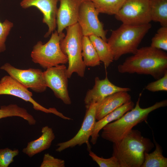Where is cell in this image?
Instances as JSON below:
<instances>
[{"mask_svg":"<svg viewBox=\"0 0 167 167\" xmlns=\"http://www.w3.org/2000/svg\"><path fill=\"white\" fill-rule=\"evenodd\" d=\"M155 149L151 153H145L144 160L141 167H167V158L163 155L161 147L154 138Z\"/></svg>","mask_w":167,"mask_h":167,"instance_id":"cell-22","label":"cell"},{"mask_svg":"<svg viewBox=\"0 0 167 167\" xmlns=\"http://www.w3.org/2000/svg\"><path fill=\"white\" fill-rule=\"evenodd\" d=\"M97 103H91L86 111L81 126L76 135L70 139L57 144V148L56 151L61 152L69 148H72L76 146H80L84 144L87 146L88 151L91 150V146L89 142L96 122V109Z\"/></svg>","mask_w":167,"mask_h":167,"instance_id":"cell-10","label":"cell"},{"mask_svg":"<svg viewBox=\"0 0 167 167\" xmlns=\"http://www.w3.org/2000/svg\"><path fill=\"white\" fill-rule=\"evenodd\" d=\"M66 29V35L61 41L60 46L62 51L68 58V77L70 78L74 73L80 77H84L86 66L82 55L83 35L81 29L78 23Z\"/></svg>","mask_w":167,"mask_h":167,"instance_id":"cell-5","label":"cell"},{"mask_svg":"<svg viewBox=\"0 0 167 167\" xmlns=\"http://www.w3.org/2000/svg\"><path fill=\"white\" fill-rule=\"evenodd\" d=\"M80 1L82 2H83L84 1H92L93 0H80Z\"/></svg>","mask_w":167,"mask_h":167,"instance_id":"cell-31","label":"cell"},{"mask_svg":"<svg viewBox=\"0 0 167 167\" xmlns=\"http://www.w3.org/2000/svg\"><path fill=\"white\" fill-rule=\"evenodd\" d=\"M88 151L89 156L100 167H121L117 159L113 156L105 158L98 156L91 150Z\"/></svg>","mask_w":167,"mask_h":167,"instance_id":"cell-26","label":"cell"},{"mask_svg":"<svg viewBox=\"0 0 167 167\" xmlns=\"http://www.w3.org/2000/svg\"><path fill=\"white\" fill-rule=\"evenodd\" d=\"M99 14L92 1L82 2L77 23L84 36H89L93 34L107 42V31L104 30L103 24L99 19Z\"/></svg>","mask_w":167,"mask_h":167,"instance_id":"cell-9","label":"cell"},{"mask_svg":"<svg viewBox=\"0 0 167 167\" xmlns=\"http://www.w3.org/2000/svg\"><path fill=\"white\" fill-rule=\"evenodd\" d=\"M125 0H93L98 12L109 15H116Z\"/></svg>","mask_w":167,"mask_h":167,"instance_id":"cell-24","label":"cell"},{"mask_svg":"<svg viewBox=\"0 0 167 167\" xmlns=\"http://www.w3.org/2000/svg\"><path fill=\"white\" fill-rule=\"evenodd\" d=\"M151 46L154 48L167 50V26H161L152 39Z\"/></svg>","mask_w":167,"mask_h":167,"instance_id":"cell-25","label":"cell"},{"mask_svg":"<svg viewBox=\"0 0 167 167\" xmlns=\"http://www.w3.org/2000/svg\"><path fill=\"white\" fill-rule=\"evenodd\" d=\"M131 89L115 85L111 83L106 75L104 79H100L97 77L95 80L93 88L87 92L84 99L86 108L92 102L98 103L106 97L115 93L121 92H129Z\"/></svg>","mask_w":167,"mask_h":167,"instance_id":"cell-14","label":"cell"},{"mask_svg":"<svg viewBox=\"0 0 167 167\" xmlns=\"http://www.w3.org/2000/svg\"><path fill=\"white\" fill-rule=\"evenodd\" d=\"M13 116L22 118L26 120L29 124H36V120L25 108L21 107L15 104L2 105L0 108V119L3 118Z\"/></svg>","mask_w":167,"mask_h":167,"instance_id":"cell-20","label":"cell"},{"mask_svg":"<svg viewBox=\"0 0 167 167\" xmlns=\"http://www.w3.org/2000/svg\"><path fill=\"white\" fill-rule=\"evenodd\" d=\"M118 69L121 73L149 75L158 79L167 71V54L151 46L143 47L126 58Z\"/></svg>","mask_w":167,"mask_h":167,"instance_id":"cell-1","label":"cell"},{"mask_svg":"<svg viewBox=\"0 0 167 167\" xmlns=\"http://www.w3.org/2000/svg\"><path fill=\"white\" fill-rule=\"evenodd\" d=\"M152 21L167 26V0H150Z\"/></svg>","mask_w":167,"mask_h":167,"instance_id":"cell-23","label":"cell"},{"mask_svg":"<svg viewBox=\"0 0 167 167\" xmlns=\"http://www.w3.org/2000/svg\"><path fill=\"white\" fill-rule=\"evenodd\" d=\"M41 167H64L65 161L64 160L56 158L49 153L45 154Z\"/></svg>","mask_w":167,"mask_h":167,"instance_id":"cell-30","label":"cell"},{"mask_svg":"<svg viewBox=\"0 0 167 167\" xmlns=\"http://www.w3.org/2000/svg\"><path fill=\"white\" fill-rule=\"evenodd\" d=\"M67 68L60 64L46 69L43 76L47 87L54 92L55 96L66 105H69L71 101L68 90Z\"/></svg>","mask_w":167,"mask_h":167,"instance_id":"cell-12","label":"cell"},{"mask_svg":"<svg viewBox=\"0 0 167 167\" xmlns=\"http://www.w3.org/2000/svg\"><path fill=\"white\" fill-rule=\"evenodd\" d=\"M82 55L86 66L94 67L100 65L101 61L88 36L83 37Z\"/></svg>","mask_w":167,"mask_h":167,"instance_id":"cell-21","label":"cell"},{"mask_svg":"<svg viewBox=\"0 0 167 167\" xmlns=\"http://www.w3.org/2000/svg\"><path fill=\"white\" fill-rule=\"evenodd\" d=\"M41 131V135L37 139L28 142L22 150L23 153L30 157L49 149L55 138L52 128L48 126L43 127Z\"/></svg>","mask_w":167,"mask_h":167,"instance_id":"cell-17","label":"cell"},{"mask_svg":"<svg viewBox=\"0 0 167 167\" xmlns=\"http://www.w3.org/2000/svg\"><path fill=\"white\" fill-rule=\"evenodd\" d=\"M115 16L126 24L140 25L149 23L152 21L150 0H125Z\"/></svg>","mask_w":167,"mask_h":167,"instance_id":"cell-7","label":"cell"},{"mask_svg":"<svg viewBox=\"0 0 167 167\" xmlns=\"http://www.w3.org/2000/svg\"><path fill=\"white\" fill-rule=\"evenodd\" d=\"M65 35L63 32L58 33L56 31L51 34L49 40L45 44L38 41L31 53L33 62L46 69L67 63V57L60 46V41Z\"/></svg>","mask_w":167,"mask_h":167,"instance_id":"cell-6","label":"cell"},{"mask_svg":"<svg viewBox=\"0 0 167 167\" xmlns=\"http://www.w3.org/2000/svg\"><path fill=\"white\" fill-rule=\"evenodd\" d=\"M59 0H22L20 6L24 9L31 7L37 8L43 15V22L48 27V30L44 35L47 37L55 30L57 27L56 16Z\"/></svg>","mask_w":167,"mask_h":167,"instance_id":"cell-13","label":"cell"},{"mask_svg":"<svg viewBox=\"0 0 167 167\" xmlns=\"http://www.w3.org/2000/svg\"><path fill=\"white\" fill-rule=\"evenodd\" d=\"M60 6L56 16L57 31L63 32L67 27L78 22L80 5V0H59Z\"/></svg>","mask_w":167,"mask_h":167,"instance_id":"cell-15","label":"cell"},{"mask_svg":"<svg viewBox=\"0 0 167 167\" xmlns=\"http://www.w3.org/2000/svg\"><path fill=\"white\" fill-rule=\"evenodd\" d=\"M13 26V23L8 19H5L3 22L0 21V53L6 49L5 43Z\"/></svg>","mask_w":167,"mask_h":167,"instance_id":"cell-27","label":"cell"},{"mask_svg":"<svg viewBox=\"0 0 167 167\" xmlns=\"http://www.w3.org/2000/svg\"><path fill=\"white\" fill-rule=\"evenodd\" d=\"M101 61L105 68L108 67L113 62L114 58L112 51L107 42L94 35L89 36Z\"/></svg>","mask_w":167,"mask_h":167,"instance_id":"cell-19","label":"cell"},{"mask_svg":"<svg viewBox=\"0 0 167 167\" xmlns=\"http://www.w3.org/2000/svg\"><path fill=\"white\" fill-rule=\"evenodd\" d=\"M142 93L139 95L135 107L121 117L105 125L102 129L101 137L113 143L122 139L135 126L146 121L149 113L154 110L167 105V100H165L156 103L146 108L140 107L139 102Z\"/></svg>","mask_w":167,"mask_h":167,"instance_id":"cell-3","label":"cell"},{"mask_svg":"<svg viewBox=\"0 0 167 167\" xmlns=\"http://www.w3.org/2000/svg\"><path fill=\"white\" fill-rule=\"evenodd\" d=\"M131 100L127 92L121 91L110 95L97 103L96 118L99 120L127 102Z\"/></svg>","mask_w":167,"mask_h":167,"instance_id":"cell-16","label":"cell"},{"mask_svg":"<svg viewBox=\"0 0 167 167\" xmlns=\"http://www.w3.org/2000/svg\"><path fill=\"white\" fill-rule=\"evenodd\" d=\"M19 152L18 149L12 150L8 148L0 149V167H8Z\"/></svg>","mask_w":167,"mask_h":167,"instance_id":"cell-28","label":"cell"},{"mask_svg":"<svg viewBox=\"0 0 167 167\" xmlns=\"http://www.w3.org/2000/svg\"><path fill=\"white\" fill-rule=\"evenodd\" d=\"M145 89L152 92L167 91V71L157 80L151 82L145 87Z\"/></svg>","mask_w":167,"mask_h":167,"instance_id":"cell-29","label":"cell"},{"mask_svg":"<svg viewBox=\"0 0 167 167\" xmlns=\"http://www.w3.org/2000/svg\"><path fill=\"white\" fill-rule=\"evenodd\" d=\"M0 69L6 71L11 77L28 88L34 92L41 93L47 88L45 82L43 72L39 69L30 68L20 69L6 63Z\"/></svg>","mask_w":167,"mask_h":167,"instance_id":"cell-11","label":"cell"},{"mask_svg":"<svg viewBox=\"0 0 167 167\" xmlns=\"http://www.w3.org/2000/svg\"><path fill=\"white\" fill-rule=\"evenodd\" d=\"M27 87L10 75H5L0 80V95L13 96L20 98L33 105L35 110L46 113H52L64 119L66 117L54 108H46L41 105L32 98V93Z\"/></svg>","mask_w":167,"mask_h":167,"instance_id":"cell-8","label":"cell"},{"mask_svg":"<svg viewBox=\"0 0 167 167\" xmlns=\"http://www.w3.org/2000/svg\"><path fill=\"white\" fill-rule=\"evenodd\" d=\"M134 105V103L131 100L96 121L91 136L90 141L92 144L95 145L96 143L99 132L105 125L120 118L132 109Z\"/></svg>","mask_w":167,"mask_h":167,"instance_id":"cell-18","label":"cell"},{"mask_svg":"<svg viewBox=\"0 0 167 167\" xmlns=\"http://www.w3.org/2000/svg\"><path fill=\"white\" fill-rule=\"evenodd\" d=\"M151 27L150 23L140 25L122 24L118 28L112 31L107 42L112 51L114 60H117L125 54H135Z\"/></svg>","mask_w":167,"mask_h":167,"instance_id":"cell-4","label":"cell"},{"mask_svg":"<svg viewBox=\"0 0 167 167\" xmlns=\"http://www.w3.org/2000/svg\"><path fill=\"white\" fill-rule=\"evenodd\" d=\"M112 156L121 167H141L145 153L154 147L151 140L143 137L137 130L132 129L119 141L113 143Z\"/></svg>","mask_w":167,"mask_h":167,"instance_id":"cell-2","label":"cell"}]
</instances>
